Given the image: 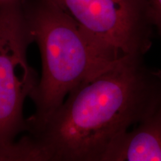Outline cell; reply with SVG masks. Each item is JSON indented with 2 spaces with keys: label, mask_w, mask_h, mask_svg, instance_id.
<instances>
[{
  "label": "cell",
  "mask_w": 161,
  "mask_h": 161,
  "mask_svg": "<svg viewBox=\"0 0 161 161\" xmlns=\"http://www.w3.org/2000/svg\"><path fill=\"white\" fill-rule=\"evenodd\" d=\"M144 57L119 58L70 92L43 125L27 132L39 161H102L110 145L161 98V79Z\"/></svg>",
  "instance_id": "obj_1"
},
{
  "label": "cell",
  "mask_w": 161,
  "mask_h": 161,
  "mask_svg": "<svg viewBox=\"0 0 161 161\" xmlns=\"http://www.w3.org/2000/svg\"><path fill=\"white\" fill-rule=\"evenodd\" d=\"M22 3L42 60L41 76L30 96L35 110L26 119L25 132H29L43 125L72 90L121 57L93 39L55 3L49 0H22Z\"/></svg>",
  "instance_id": "obj_2"
},
{
  "label": "cell",
  "mask_w": 161,
  "mask_h": 161,
  "mask_svg": "<svg viewBox=\"0 0 161 161\" xmlns=\"http://www.w3.org/2000/svg\"><path fill=\"white\" fill-rule=\"evenodd\" d=\"M33 42L22 0H0V146L25 131L24 104L39 80L27 58Z\"/></svg>",
  "instance_id": "obj_3"
},
{
  "label": "cell",
  "mask_w": 161,
  "mask_h": 161,
  "mask_svg": "<svg viewBox=\"0 0 161 161\" xmlns=\"http://www.w3.org/2000/svg\"><path fill=\"white\" fill-rule=\"evenodd\" d=\"M119 57H144L154 29L147 0H49Z\"/></svg>",
  "instance_id": "obj_4"
},
{
  "label": "cell",
  "mask_w": 161,
  "mask_h": 161,
  "mask_svg": "<svg viewBox=\"0 0 161 161\" xmlns=\"http://www.w3.org/2000/svg\"><path fill=\"white\" fill-rule=\"evenodd\" d=\"M102 161H161V98L132 130L112 142Z\"/></svg>",
  "instance_id": "obj_5"
},
{
  "label": "cell",
  "mask_w": 161,
  "mask_h": 161,
  "mask_svg": "<svg viewBox=\"0 0 161 161\" xmlns=\"http://www.w3.org/2000/svg\"><path fill=\"white\" fill-rule=\"evenodd\" d=\"M152 11L154 29L161 38V0H147Z\"/></svg>",
  "instance_id": "obj_6"
},
{
  "label": "cell",
  "mask_w": 161,
  "mask_h": 161,
  "mask_svg": "<svg viewBox=\"0 0 161 161\" xmlns=\"http://www.w3.org/2000/svg\"><path fill=\"white\" fill-rule=\"evenodd\" d=\"M155 71H156L157 75H158V77L161 79V69H156Z\"/></svg>",
  "instance_id": "obj_7"
}]
</instances>
